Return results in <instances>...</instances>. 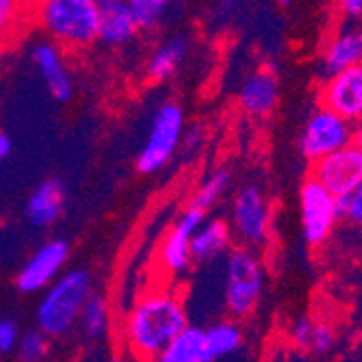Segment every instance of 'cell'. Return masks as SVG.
<instances>
[{"instance_id": "cell-31", "label": "cell", "mask_w": 362, "mask_h": 362, "mask_svg": "<svg viewBox=\"0 0 362 362\" xmlns=\"http://www.w3.org/2000/svg\"><path fill=\"white\" fill-rule=\"evenodd\" d=\"M204 139H206V135H204V128L200 126V124H193L191 128H185V135H182V144H180V148L185 150V152H197L202 148V144H204Z\"/></svg>"}, {"instance_id": "cell-10", "label": "cell", "mask_w": 362, "mask_h": 362, "mask_svg": "<svg viewBox=\"0 0 362 362\" xmlns=\"http://www.w3.org/2000/svg\"><path fill=\"white\" fill-rule=\"evenodd\" d=\"M206 219V213L195 209V206H187L180 217L176 219V223L170 228V233L165 235L160 243V254H158V260H160V267L165 269L170 276H182L189 272L191 267V237L200 223Z\"/></svg>"}, {"instance_id": "cell-13", "label": "cell", "mask_w": 362, "mask_h": 362, "mask_svg": "<svg viewBox=\"0 0 362 362\" xmlns=\"http://www.w3.org/2000/svg\"><path fill=\"white\" fill-rule=\"evenodd\" d=\"M30 61L37 68L48 93L57 103H68L74 95V78L65 63V52L57 44L40 40L30 46Z\"/></svg>"}, {"instance_id": "cell-9", "label": "cell", "mask_w": 362, "mask_h": 362, "mask_svg": "<svg viewBox=\"0 0 362 362\" xmlns=\"http://www.w3.org/2000/svg\"><path fill=\"white\" fill-rule=\"evenodd\" d=\"M70 256V245L63 239H50L40 245L30 258L24 262V267L16 276V286L22 293H37L48 288L63 272L65 262Z\"/></svg>"}, {"instance_id": "cell-5", "label": "cell", "mask_w": 362, "mask_h": 362, "mask_svg": "<svg viewBox=\"0 0 362 362\" xmlns=\"http://www.w3.org/2000/svg\"><path fill=\"white\" fill-rule=\"evenodd\" d=\"M185 111L178 103L165 100L152 113L148 137L137 154V172L156 174L176 156L185 135Z\"/></svg>"}, {"instance_id": "cell-27", "label": "cell", "mask_w": 362, "mask_h": 362, "mask_svg": "<svg viewBox=\"0 0 362 362\" xmlns=\"http://www.w3.org/2000/svg\"><path fill=\"white\" fill-rule=\"evenodd\" d=\"M334 345H337V332H334V327L330 323H325V321H315L306 351H310L315 356H325V354L332 351Z\"/></svg>"}, {"instance_id": "cell-1", "label": "cell", "mask_w": 362, "mask_h": 362, "mask_svg": "<svg viewBox=\"0 0 362 362\" xmlns=\"http://www.w3.org/2000/svg\"><path fill=\"white\" fill-rule=\"evenodd\" d=\"M189 325L182 298L172 288L144 293L128 310L122 339L126 349L141 362H152Z\"/></svg>"}, {"instance_id": "cell-39", "label": "cell", "mask_w": 362, "mask_h": 362, "mask_svg": "<svg viewBox=\"0 0 362 362\" xmlns=\"http://www.w3.org/2000/svg\"><path fill=\"white\" fill-rule=\"evenodd\" d=\"M3 319H5V317H3V315H0V323H3Z\"/></svg>"}, {"instance_id": "cell-17", "label": "cell", "mask_w": 362, "mask_h": 362, "mask_svg": "<svg viewBox=\"0 0 362 362\" xmlns=\"http://www.w3.org/2000/svg\"><path fill=\"white\" fill-rule=\"evenodd\" d=\"M191 50V42L187 35H172L156 44L146 59V76L152 83H165L178 74L187 54Z\"/></svg>"}, {"instance_id": "cell-16", "label": "cell", "mask_w": 362, "mask_h": 362, "mask_svg": "<svg viewBox=\"0 0 362 362\" xmlns=\"http://www.w3.org/2000/svg\"><path fill=\"white\" fill-rule=\"evenodd\" d=\"M65 185L59 178H46L40 182L26 200V217L35 228H50L65 209Z\"/></svg>"}, {"instance_id": "cell-37", "label": "cell", "mask_w": 362, "mask_h": 362, "mask_svg": "<svg viewBox=\"0 0 362 362\" xmlns=\"http://www.w3.org/2000/svg\"><path fill=\"white\" fill-rule=\"evenodd\" d=\"M109 362H124V360H122V358H111Z\"/></svg>"}, {"instance_id": "cell-4", "label": "cell", "mask_w": 362, "mask_h": 362, "mask_svg": "<svg viewBox=\"0 0 362 362\" xmlns=\"http://www.w3.org/2000/svg\"><path fill=\"white\" fill-rule=\"evenodd\" d=\"M262 286H265V274H262L258 254L241 245L230 250L226 258L223 286V304L228 315L235 321L250 317L260 302Z\"/></svg>"}, {"instance_id": "cell-12", "label": "cell", "mask_w": 362, "mask_h": 362, "mask_svg": "<svg viewBox=\"0 0 362 362\" xmlns=\"http://www.w3.org/2000/svg\"><path fill=\"white\" fill-rule=\"evenodd\" d=\"M319 103L349 124L362 122V65L327 76L319 93Z\"/></svg>"}, {"instance_id": "cell-26", "label": "cell", "mask_w": 362, "mask_h": 362, "mask_svg": "<svg viewBox=\"0 0 362 362\" xmlns=\"http://www.w3.org/2000/svg\"><path fill=\"white\" fill-rule=\"evenodd\" d=\"M133 7L135 18L139 22L141 30H152L160 24L163 13H165L170 0H126Z\"/></svg>"}, {"instance_id": "cell-8", "label": "cell", "mask_w": 362, "mask_h": 362, "mask_svg": "<svg viewBox=\"0 0 362 362\" xmlns=\"http://www.w3.org/2000/svg\"><path fill=\"white\" fill-rule=\"evenodd\" d=\"M351 139H354V124H349L341 115L319 105L304 124L300 137V150L306 160L317 163L347 148Z\"/></svg>"}, {"instance_id": "cell-3", "label": "cell", "mask_w": 362, "mask_h": 362, "mask_svg": "<svg viewBox=\"0 0 362 362\" xmlns=\"http://www.w3.org/2000/svg\"><path fill=\"white\" fill-rule=\"evenodd\" d=\"M93 293V278L87 269L61 274L42 295L35 321L46 337H63L78 323L81 310Z\"/></svg>"}, {"instance_id": "cell-35", "label": "cell", "mask_w": 362, "mask_h": 362, "mask_svg": "<svg viewBox=\"0 0 362 362\" xmlns=\"http://www.w3.org/2000/svg\"><path fill=\"white\" fill-rule=\"evenodd\" d=\"M351 144L362 152V122H358V126L354 128V139H351Z\"/></svg>"}, {"instance_id": "cell-2", "label": "cell", "mask_w": 362, "mask_h": 362, "mask_svg": "<svg viewBox=\"0 0 362 362\" xmlns=\"http://www.w3.org/2000/svg\"><path fill=\"white\" fill-rule=\"evenodd\" d=\"M100 0H28V22L63 52H83L98 42Z\"/></svg>"}, {"instance_id": "cell-29", "label": "cell", "mask_w": 362, "mask_h": 362, "mask_svg": "<svg viewBox=\"0 0 362 362\" xmlns=\"http://www.w3.org/2000/svg\"><path fill=\"white\" fill-rule=\"evenodd\" d=\"M313 323L315 319L310 317H300L295 319L288 327V339H291V345H295L298 349H308V341H310V332H313Z\"/></svg>"}, {"instance_id": "cell-34", "label": "cell", "mask_w": 362, "mask_h": 362, "mask_svg": "<svg viewBox=\"0 0 362 362\" xmlns=\"http://www.w3.org/2000/svg\"><path fill=\"white\" fill-rule=\"evenodd\" d=\"M341 7L347 16H362V0H341Z\"/></svg>"}, {"instance_id": "cell-18", "label": "cell", "mask_w": 362, "mask_h": 362, "mask_svg": "<svg viewBox=\"0 0 362 362\" xmlns=\"http://www.w3.org/2000/svg\"><path fill=\"white\" fill-rule=\"evenodd\" d=\"M233 247V230L223 219H204L191 237L193 262H209Z\"/></svg>"}, {"instance_id": "cell-33", "label": "cell", "mask_w": 362, "mask_h": 362, "mask_svg": "<svg viewBox=\"0 0 362 362\" xmlns=\"http://www.w3.org/2000/svg\"><path fill=\"white\" fill-rule=\"evenodd\" d=\"M11 154V137L5 133V130H0V163L7 160Z\"/></svg>"}, {"instance_id": "cell-6", "label": "cell", "mask_w": 362, "mask_h": 362, "mask_svg": "<svg viewBox=\"0 0 362 362\" xmlns=\"http://www.w3.org/2000/svg\"><path fill=\"white\" fill-rule=\"evenodd\" d=\"M300 219L308 247H321L330 241L337 221L341 219L339 197L308 176L300 187Z\"/></svg>"}, {"instance_id": "cell-36", "label": "cell", "mask_w": 362, "mask_h": 362, "mask_svg": "<svg viewBox=\"0 0 362 362\" xmlns=\"http://www.w3.org/2000/svg\"><path fill=\"white\" fill-rule=\"evenodd\" d=\"M278 5H280V7H291V5H293V0H278Z\"/></svg>"}, {"instance_id": "cell-23", "label": "cell", "mask_w": 362, "mask_h": 362, "mask_svg": "<svg viewBox=\"0 0 362 362\" xmlns=\"http://www.w3.org/2000/svg\"><path fill=\"white\" fill-rule=\"evenodd\" d=\"M230 180H233V174H230V170H226V168L213 170V172L200 182V187L195 189L193 200H191V206L200 209V211H204V213L211 211V209L221 200V197H223V193L228 191Z\"/></svg>"}, {"instance_id": "cell-19", "label": "cell", "mask_w": 362, "mask_h": 362, "mask_svg": "<svg viewBox=\"0 0 362 362\" xmlns=\"http://www.w3.org/2000/svg\"><path fill=\"white\" fill-rule=\"evenodd\" d=\"M358 65H362V30L341 33L327 44L323 54V72L327 76L358 68Z\"/></svg>"}, {"instance_id": "cell-7", "label": "cell", "mask_w": 362, "mask_h": 362, "mask_svg": "<svg viewBox=\"0 0 362 362\" xmlns=\"http://www.w3.org/2000/svg\"><path fill=\"white\" fill-rule=\"evenodd\" d=\"M230 230L239 239L241 247L260 250L269 239L272 228V209L265 191L256 185H247L237 191L233 209H230Z\"/></svg>"}, {"instance_id": "cell-24", "label": "cell", "mask_w": 362, "mask_h": 362, "mask_svg": "<svg viewBox=\"0 0 362 362\" xmlns=\"http://www.w3.org/2000/svg\"><path fill=\"white\" fill-rule=\"evenodd\" d=\"M28 24V0H0V42L13 40Z\"/></svg>"}, {"instance_id": "cell-38", "label": "cell", "mask_w": 362, "mask_h": 362, "mask_svg": "<svg viewBox=\"0 0 362 362\" xmlns=\"http://www.w3.org/2000/svg\"><path fill=\"white\" fill-rule=\"evenodd\" d=\"M3 46H5V44H3V42H0V52H3Z\"/></svg>"}, {"instance_id": "cell-25", "label": "cell", "mask_w": 362, "mask_h": 362, "mask_svg": "<svg viewBox=\"0 0 362 362\" xmlns=\"http://www.w3.org/2000/svg\"><path fill=\"white\" fill-rule=\"evenodd\" d=\"M48 356V337L40 330H26L16 345L18 362H44Z\"/></svg>"}, {"instance_id": "cell-21", "label": "cell", "mask_w": 362, "mask_h": 362, "mask_svg": "<svg viewBox=\"0 0 362 362\" xmlns=\"http://www.w3.org/2000/svg\"><path fill=\"white\" fill-rule=\"evenodd\" d=\"M152 362H204V330L187 325Z\"/></svg>"}, {"instance_id": "cell-14", "label": "cell", "mask_w": 362, "mask_h": 362, "mask_svg": "<svg viewBox=\"0 0 362 362\" xmlns=\"http://www.w3.org/2000/svg\"><path fill=\"white\" fill-rule=\"evenodd\" d=\"M141 33L135 11L126 0H100V16H98V42L122 48L137 40Z\"/></svg>"}, {"instance_id": "cell-30", "label": "cell", "mask_w": 362, "mask_h": 362, "mask_svg": "<svg viewBox=\"0 0 362 362\" xmlns=\"http://www.w3.org/2000/svg\"><path fill=\"white\" fill-rule=\"evenodd\" d=\"M18 339H20L18 325L9 319H3V323H0V354L16 351Z\"/></svg>"}, {"instance_id": "cell-32", "label": "cell", "mask_w": 362, "mask_h": 362, "mask_svg": "<svg viewBox=\"0 0 362 362\" xmlns=\"http://www.w3.org/2000/svg\"><path fill=\"white\" fill-rule=\"evenodd\" d=\"M239 3H241V0H219V5L215 9L217 18H230L239 9Z\"/></svg>"}, {"instance_id": "cell-20", "label": "cell", "mask_w": 362, "mask_h": 362, "mask_svg": "<svg viewBox=\"0 0 362 362\" xmlns=\"http://www.w3.org/2000/svg\"><path fill=\"white\" fill-rule=\"evenodd\" d=\"M204 330V362H219L233 356L243 345V330L235 319H221Z\"/></svg>"}, {"instance_id": "cell-28", "label": "cell", "mask_w": 362, "mask_h": 362, "mask_svg": "<svg viewBox=\"0 0 362 362\" xmlns=\"http://www.w3.org/2000/svg\"><path fill=\"white\" fill-rule=\"evenodd\" d=\"M339 206H341V217L343 219H347L349 223L362 228V182L351 193L341 197Z\"/></svg>"}, {"instance_id": "cell-15", "label": "cell", "mask_w": 362, "mask_h": 362, "mask_svg": "<svg viewBox=\"0 0 362 362\" xmlns=\"http://www.w3.org/2000/svg\"><path fill=\"white\" fill-rule=\"evenodd\" d=\"M278 98H280V85L276 72L269 68H260L243 78L237 103L247 115L265 117L276 109Z\"/></svg>"}, {"instance_id": "cell-11", "label": "cell", "mask_w": 362, "mask_h": 362, "mask_svg": "<svg viewBox=\"0 0 362 362\" xmlns=\"http://www.w3.org/2000/svg\"><path fill=\"white\" fill-rule=\"evenodd\" d=\"M310 176L341 200L362 182V152L349 144L347 148L313 163Z\"/></svg>"}, {"instance_id": "cell-22", "label": "cell", "mask_w": 362, "mask_h": 362, "mask_svg": "<svg viewBox=\"0 0 362 362\" xmlns=\"http://www.w3.org/2000/svg\"><path fill=\"white\" fill-rule=\"evenodd\" d=\"M78 325L87 339H103L111 327V304L107 295L91 293L78 317Z\"/></svg>"}]
</instances>
